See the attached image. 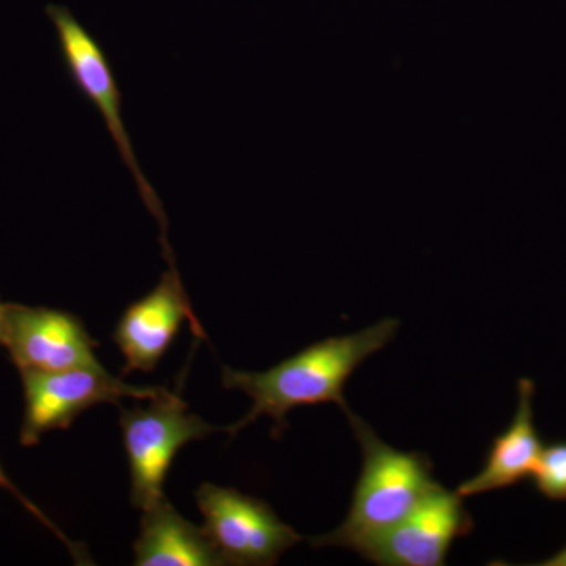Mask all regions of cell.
Masks as SVG:
<instances>
[{"label":"cell","mask_w":566,"mask_h":566,"mask_svg":"<svg viewBox=\"0 0 566 566\" xmlns=\"http://www.w3.org/2000/svg\"><path fill=\"white\" fill-rule=\"evenodd\" d=\"M400 324V319L385 318L360 333L324 338L266 371L223 367L222 386L241 390L252 400L251 411L230 424L229 434L237 436L268 416L274 423L271 433L279 438L289 428L286 416L300 406L335 403L345 415L352 411L344 395L346 381L360 364L394 340Z\"/></svg>","instance_id":"1"},{"label":"cell","mask_w":566,"mask_h":566,"mask_svg":"<svg viewBox=\"0 0 566 566\" xmlns=\"http://www.w3.org/2000/svg\"><path fill=\"white\" fill-rule=\"evenodd\" d=\"M363 449V471L354 488L348 516L331 534L314 536V547H344L357 554L403 521L439 483L433 463L420 452H400L378 438L374 428L346 412Z\"/></svg>","instance_id":"2"},{"label":"cell","mask_w":566,"mask_h":566,"mask_svg":"<svg viewBox=\"0 0 566 566\" xmlns=\"http://www.w3.org/2000/svg\"><path fill=\"white\" fill-rule=\"evenodd\" d=\"M120 427L132 472V504L142 512L166 499L164 483L182 447L218 431L229 433V427H212L188 412L180 395L169 390L153 398L147 408L125 411L120 406Z\"/></svg>","instance_id":"3"},{"label":"cell","mask_w":566,"mask_h":566,"mask_svg":"<svg viewBox=\"0 0 566 566\" xmlns=\"http://www.w3.org/2000/svg\"><path fill=\"white\" fill-rule=\"evenodd\" d=\"M46 14L57 33L59 48L62 61L69 71L74 87L84 98L96 107L106 123L107 132L117 145L123 163L133 174L137 189L145 207L158 219L163 229L164 256H172V249L167 243V218L163 203L159 202L155 189L142 172L140 164L134 153L132 137L126 132L122 117V93L115 81L114 71L102 44L93 39L92 33L76 20L73 13L63 6H48Z\"/></svg>","instance_id":"4"},{"label":"cell","mask_w":566,"mask_h":566,"mask_svg":"<svg viewBox=\"0 0 566 566\" xmlns=\"http://www.w3.org/2000/svg\"><path fill=\"white\" fill-rule=\"evenodd\" d=\"M24 416L20 442L40 444L52 430H69L77 416L93 406L112 403L120 408L123 398L151 401L166 392L164 387H136L99 367L62 371H21Z\"/></svg>","instance_id":"5"},{"label":"cell","mask_w":566,"mask_h":566,"mask_svg":"<svg viewBox=\"0 0 566 566\" xmlns=\"http://www.w3.org/2000/svg\"><path fill=\"white\" fill-rule=\"evenodd\" d=\"M196 501L203 515V531L226 565H275L283 553L303 542L266 502L233 488L203 483Z\"/></svg>","instance_id":"6"},{"label":"cell","mask_w":566,"mask_h":566,"mask_svg":"<svg viewBox=\"0 0 566 566\" xmlns=\"http://www.w3.org/2000/svg\"><path fill=\"white\" fill-rule=\"evenodd\" d=\"M463 501L457 491L436 486L403 521L368 543L360 556L382 566L444 565L453 542L474 528Z\"/></svg>","instance_id":"7"},{"label":"cell","mask_w":566,"mask_h":566,"mask_svg":"<svg viewBox=\"0 0 566 566\" xmlns=\"http://www.w3.org/2000/svg\"><path fill=\"white\" fill-rule=\"evenodd\" d=\"M21 371H62L99 367L84 323L70 312L9 304L3 345Z\"/></svg>","instance_id":"8"},{"label":"cell","mask_w":566,"mask_h":566,"mask_svg":"<svg viewBox=\"0 0 566 566\" xmlns=\"http://www.w3.org/2000/svg\"><path fill=\"white\" fill-rule=\"evenodd\" d=\"M188 318L193 334L205 338L202 326L193 315L188 294L175 264L163 274L161 281L126 308L115 327L114 342L123 356L122 375L133 371L150 374L161 363L164 354L174 344L182 322Z\"/></svg>","instance_id":"9"},{"label":"cell","mask_w":566,"mask_h":566,"mask_svg":"<svg viewBox=\"0 0 566 566\" xmlns=\"http://www.w3.org/2000/svg\"><path fill=\"white\" fill-rule=\"evenodd\" d=\"M535 385L523 378L517 382V409L512 423L495 436L479 474L457 488L461 497L505 490L534 475L543 447L534 422Z\"/></svg>","instance_id":"10"},{"label":"cell","mask_w":566,"mask_h":566,"mask_svg":"<svg viewBox=\"0 0 566 566\" xmlns=\"http://www.w3.org/2000/svg\"><path fill=\"white\" fill-rule=\"evenodd\" d=\"M134 556L137 566L226 565L203 527L182 517L167 499L144 512Z\"/></svg>","instance_id":"11"},{"label":"cell","mask_w":566,"mask_h":566,"mask_svg":"<svg viewBox=\"0 0 566 566\" xmlns=\"http://www.w3.org/2000/svg\"><path fill=\"white\" fill-rule=\"evenodd\" d=\"M534 486L549 501H566V442L545 447L534 472Z\"/></svg>","instance_id":"12"},{"label":"cell","mask_w":566,"mask_h":566,"mask_svg":"<svg viewBox=\"0 0 566 566\" xmlns=\"http://www.w3.org/2000/svg\"><path fill=\"white\" fill-rule=\"evenodd\" d=\"M0 490H6L9 491V493L13 494L14 497H17L18 501H20V504L24 505V509L28 510V512L31 513L32 516H35L36 520H39L40 523L43 524V526L50 528L52 534H54L55 536H57L59 539H62V542L65 543L66 547H69L70 549L71 556L76 558V560L80 562V564H82L81 560H84V564H91V562L85 560V558H87V556H85V547L76 545V543L71 542L69 536H65L61 528L55 526V524L52 523L50 517H48L46 515H44L43 512H41L40 506H36L35 504H33L32 501H29V499L25 497V495L22 494L20 490H18V486L14 485L13 482H11L10 476L7 475L6 471H3L2 465H0Z\"/></svg>","instance_id":"13"},{"label":"cell","mask_w":566,"mask_h":566,"mask_svg":"<svg viewBox=\"0 0 566 566\" xmlns=\"http://www.w3.org/2000/svg\"><path fill=\"white\" fill-rule=\"evenodd\" d=\"M545 566H566V546L564 549L558 551L553 557L547 558L543 562Z\"/></svg>","instance_id":"14"},{"label":"cell","mask_w":566,"mask_h":566,"mask_svg":"<svg viewBox=\"0 0 566 566\" xmlns=\"http://www.w3.org/2000/svg\"><path fill=\"white\" fill-rule=\"evenodd\" d=\"M7 311H9V304L0 300V345H3V337H6Z\"/></svg>","instance_id":"15"}]
</instances>
